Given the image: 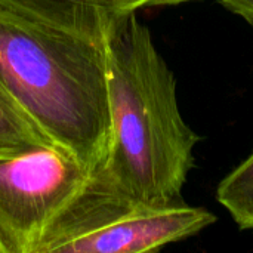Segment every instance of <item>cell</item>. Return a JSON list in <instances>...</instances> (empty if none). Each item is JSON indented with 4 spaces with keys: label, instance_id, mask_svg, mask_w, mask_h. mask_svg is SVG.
I'll use <instances>...</instances> for the list:
<instances>
[{
    "label": "cell",
    "instance_id": "obj_7",
    "mask_svg": "<svg viewBox=\"0 0 253 253\" xmlns=\"http://www.w3.org/2000/svg\"><path fill=\"white\" fill-rule=\"evenodd\" d=\"M216 200L240 230L253 231V153L221 181Z\"/></svg>",
    "mask_w": 253,
    "mask_h": 253
},
{
    "label": "cell",
    "instance_id": "obj_6",
    "mask_svg": "<svg viewBox=\"0 0 253 253\" xmlns=\"http://www.w3.org/2000/svg\"><path fill=\"white\" fill-rule=\"evenodd\" d=\"M55 145L0 79V157Z\"/></svg>",
    "mask_w": 253,
    "mask_h": 253
},
{
    "label": "cell",
    "instance_id": "obj_8",
    "mask_svg": "<svg viewBox=\"0 0 253 253\" xmlns=\"http://www.w3.org/2000/svg\"><path fill=\"white\" fill-rule=\"evenodd\" d=\"M231 13L243 18L253 28V0H219Z\"/></svg>",
    "mask_w": 253,
    "mask_h": 253
},
{
    "label": "cell",
    "instance_id": "obj_1",
    "mask_svg": "<svg viewBox=\"0 0 253 253\" xmlns=\"http://www.w3.org/2000/svg\"><path fill=\"white\" fill-rule=\"evenodd\" d=\"M105 55L111 141L92 179L133 200L181 202L202 138L185 123L176 79L136 12L111 19Z\"/></svg>",
    "mask_w": 253,
    "mask_h": 253
},
{
    "label": "cell",
    "instance_id": "obj_2",
    "mask_svg": "<svg viewBox=\"0 0 253 253\" xmlns=\"http://www.w3.org/2000/svg\"><path fill=\"white\" fill-rule=\"evenodd\" d=\"M0 79L56 147L90 175L102 168L111 141L105 37L0 9Z\"/></svg>",
    "mask_w": 253,
    "mask_h": 253
},
{
    "label": "cell",
    "instance_id": "obj_4",
    "mask_svg": "<svg viewBox=\"0 0 253 253\" xmlns=\"http://www.w3.org/2000/svg\"><path fill=\"white\" fill-rule=\"evenodd\" d=\"M90 176L56 145L0 157V253H39L53 222Z\"/></svg>",
    "mask_w": 253,
    "mask_h": 253
},
{
    "label": "cell",
    "instance_id": "obj_3",
    "mask_svg": "<svg viewBox=\"0 0 253 253\" xmlns=\"http://www.w3.org/2000/svg\"><path fill=\"white\" fill-rule=\"evenodd\" d=\"M216 222L202 208L181 202L148 203L116 194L90 176L53 222L39 253H145L193 237Z\"/></svg>",
    "mask_w": 253,
    "mask_h": 253
},
{
    "label": "cell",
    "instance_id": "obj_9",
    "mask_svg": "<svg viewBox=\"0 0 253 253\" xmlns=\"http://www.w3.org/2000/svg\"><path fill=\"white\" fill-rule=\"evenodd\" d=\"M188 1H194V0H178V4H181V3H188Z\"/></svg>",
    "mask_w": 253,
    "mask_h": 253
},
{
    "label": "cell",
    "instance_id": "obj_5",
    "mask_svg": "<svg viewBox=\"0 0 253 253\" xmlns=\"http://www.w3.org/2000/svg\"><path fill=\"white\" fill-rule=\"evenodd\" d=\"M178 0H0V9L30 21L90 39H104L116 15Z\"/></svg>",
    "mask_w": 253,
    "mask_h": 253
}]
</instances>
